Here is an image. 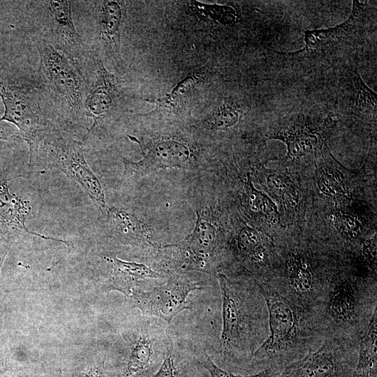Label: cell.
<instances>
[{"mask_svg": "<svg viewBox=\"0 0 377 377\" xmlns=\"http://www.w3.org/2000/svg\"><path fill=\"white\" fill-rule=\"evenodd\" d=\"M37 163L61 171L80 186L101 213L107 214L103 186L86 161L82 142L50 129L39 142L29 165Z\"/></svg>", "mask_w": 377, "mask_h": 377, "instance_id": "1", "label": "cell"}, {"mask_svg": "<svg viewBox=\"0 0 377 377\" xmlns=\"http://www.w3.org/2000/svg\"><path fill=\"white\" fill-rule=\"evenodd\" d=\"M38 73L55 105L72 119L84 114L86 82L77 60L45 40H37Z\"/></svg>", "mask_w": 377, "mask_h": 377, "instance_id": "2", "label": "cell"}, {"mask_svg": "<svg viewBox=\"0 0 377 377\" xmlns=\"http://www.w3.org/2000/svg\"><path fill=\"white\" fill-rule=\"evenodd\" d=\"M37 96L19 81L0 77V99L3 111L0 121L15 126L29 147V161L39 142L51 129L44 118Z\"/></svg>", "mask_w": 377, "mask_h": 377, "instance_id": "3", "label": "cell"}, {"mask_svg": "<svg viewBox=\"0 0 377 377\" xmlns=\"http://www.w3.org/2000/svg\"><path fill=\"white\" fill-rule=\"evenodd\" d=\"M260 291L268 309L269 335L254 355L265 358L291 347L298 336L301 318L297 307L276 291L265 287Z\"/></svg>", "mask_w": 377, "mask_h": 377, "instance_id": "4", "label": "cell"}, {"mask_svg": "<svg viewBox=\"0 0 377 377\" xmlns=\"http://www.w3.org/2000/svg\"><path fill=\"white\" fill-rule=\"evenodd\" d=\"M200 289L199 283L177 277L149 291L134 289L129 297L143 313L170 323L177 313L190 309L188 295L191 292Z\"/></svg>", "mask_w": 377, "mask_h": 377, "instance_id": "5", "label": "cell"}, {"mask_svg": "<svg viewBox=\"0 0 377 377\" xmlns=\"http://www.w3.org/2000/svg\"><path fill=\"white\" fill-rule=\"evenodd\" d=\"M327 120L309 114H298L272 128L267 139L283 142L290 159L320 152L325 145L324 124Z\"/></svg>", "mask_w": 377, "mask_h": 377, "instance_id": "6", "label": "cell"}, {"mask_svg": "<svg viewBox=\"0 0 377 377\" xmlns=\"http://www.w3.org/2000/svg\"><path fill=\"white\" fill-rule=\"evenodd\" d=\"M40 3L52 35L50 43L77 61L82 56L84 47L73 22L71 2L47 0Z\"/></svg>", "mask_w": 377, "mask_h": 377, "instance_id": "7", "label": "cell"}, {"mask_svg": "<svg viewBox=\"0 0 377 377\" xmlns=\"http://www.w3.org/2000/svg\"><path fill=\"white\" fill-rule=\"evenodd\" d=\"M119 92L117 76L98 61L94 79L84 99V114L93 120L84 138L114 109Z\"/></svg>", "mask_w": 377, "mask_h": 377, "instance_id": "8", "label": "cell"}, {"mask_svg": "<svg viewBox=\"0 0 377 377\" xmlns=\"http://www.w3.org/2000/svg\"><path fill=\"white\" fill-rule=\"evenodd\" d=\"M190 154V150L185 144L173 140H162L152 145L138 162L123 158L124 175L133 177L160 168H184Z\"/></svg>", "mask_w": 377, "mask_h": 377, "instance_id": "9", "label": "cell"}, {"mask_svg": "<svg viewBox=\"0 0 377 377\" xmlns=\"http://www.w3.org/2000/svg\"><path fill=\"white\" fill-rule=\"evenodd\" d=\"M340 87L339 110L355 117L376 118L377 95L364 82L356 67L350 66L346 70Z\"/></svg>", "mask_w": 377, "mask_h": 377, "instance_id": "10", "label": "cell"}, {"mask_svg": "<svg viewBox=\"0 0 377 377\" xmlns=\"http://www.w3.org/2000/svg\"><path fill=\"white\" fill-rule=\"evenodd\" d=\"M94 8L99 43L105 54L119 67L121 66V5L117 1H95Z\"/></svg>", "mask_w": 377, "mask_h": 377, "instance_id": "11", "label": "cell"}, {"mask_svg": "<svg viewBox=\"0 0 377 377\" xmlns=\"http://www.w3.org/2000/svg\"><path fill=\"white\" fill-rule=\"evenodd\" d=\"M222 297L223 327L221 346L225 353L238 344L243 330L244 315L235 287L223 274H217Z\"/></svg>", "mask_w": 377, "mask_h": 377, "instance_id": "12", "label": "cell"}, {"mask_svg": "<svg viewBox=\"0 0 377 377\" xmlns=\"http://www.w3.org/2000/svg\"><path fill=\"white\" fill-rule=\"evenodd\" d=\"M367 8L365 3L354 0L350 15L345 22L334 27L304 31V48L298 52L321 50L352 36L363 22Z\"/></svg>", "mask_w": 377, "mask_h": 377, "instance_id": "13", "label": "cell"}, {"mask_svg": "<svg viewBox=\"0 0 377 377\" xmlns=\"http://www.w3.org/2000/svg\"><path fill=\"white\" fill-rule=\"evenodd\" d=\"M31 207L28 201L10 192L7 172L0 170V226L2 228L19 229L25 232L63 243L64 240L57 239L29 230L26 227V221L29 215Z\"/></svg>", "mask_w": 377, "mask_h": 377, "instance_id": "14", "label": "cell"}, {"mask_svg": "<svg viewBox=\"0 0 377 377\" xmlns=\"http://www.w3.org/2000/svg\"><path fill=\"white\" fill-rule=\"evenodd\" d=\"M338 365L329 346L323 345L316 352L287 367L279 377H336Z\"/></svg>", "mask_w": 377, "mask_h": 377, "instance_id": "15", "label": "cell"}, {"mask_svg": "<svg viewBox=\"0 0 377 377\" xmlns=\"http://www.w3.org/2000/svg\"><path fill=\"white\" fill-rule=\"evenodd\" d=\"M105 258L112 265L111 276L108 283V289L119 291L126 297L131 295L140 281L163 276L142 263L124 261L117 257Z\"/></svg>", "mask_w": 377, "mask_h": 377, "instance_id": "16", "label": "cell"}, {"mask_svg": "<svg viewBox=\"0 0 377 377\" xmlns=\"http://www.w3.org/2000/svg\"><path fill=\"white\" fill-rule=\"evenodd\" d=\"M216 239L215 229L209 223L203 221L198 214V219L193 232L182 242L188 258L204 268L207 260L212 255Z\"/></svg>", "mask_w": 377, "mask_h": 377, "instance_id": "17", "label": "cell"}, {"mask_svg": "<svg viewBox=\"0 0 377 377\" xmlns=\"http://www.w3.org/2000/svg\"><path fill=\"white\" fill-rule=\"evenodd\" d=\"M320 154L323 162L317 175L319 191L334 200L347 198L348 189L346 181L326 145L322 149Z\"/></svg>", "mask_w": 377, "mask_h": 377, "instance_id": "18", "label": "cell"}, {"mask_svg": "<svg viewBox=\"0 0 377 377\" xmlns=\"http://www.w3.org/2000/svg\"><path fill=\"white\" fill-rule=\"evenodd\" d=\"M377 376V310L375 309L368 327L360 343L357 364L352 377Z\"/></svg>", "mask_w": 377, "mask_h": 377, "instance_id": "19", "label": "cell"}, {"mask_svg": "<svg viewBox=\"0 0 377 377\" xmlns=\"http://www.w3.org/2000/svg\"><path fill=\"white\" fill-rule=\"evenodd\" d=\"M357 297L352 284L347 280L339 281L330 293L328 309L330 315L339 322H348L354 318Z\"/></svg>", "mask_w": 377, "mask_h": 377, "instance_id": "20", "label": "cell"}, {"mask_svg": "<svg viewBox=\"0 0 377 377\" xmlns=\"http://www.w3.org/2000/svg\"><path fill=\"white\" fill-rule=\"evenodd\" d=\"M288 283L297 293L307 294L313 290V276L307 260L297 252L288 254L286 263Z\"/></svg>", "mask_w": 377, "mask_h": 377, "instance_id": "21", "label": "cell"}, {"mask_svg": "<svg viewBox=\"0 0 377 377\" xmlns=\"http://www.w3.org/2000/svg\"><path fill=\"white\" fill-rule=\"evenodd\" d=\"M265 183L286 208L297 209L300 203V194L296 185L288 176L270 172L265 177Z\"/></svg>", "mask_w": 377, "mask_h": 377, "instance_id": "22", "label": "cell"}, {"mask_svg": "<svg viewBox=\"0 0 377 377\" xmlns=\"http://www.w3.org/2000/svg\"><path fill=\"white\" fill-rule=\"evenodd\" d=\"M245 187L251 209L263 216L269 223H277L280 214L276 205L267 195L254 187L249 175Z\"/></svg>", "mask_w": 377, "mask_h": 377, "instance_id": "23", "label": "cell"}, {"mask_svg": "<svg viewBox=\"0 0 377 377\" xmlns=\"http://www.w3.org/2000/svg\"><path fill=\"white\" fill-rule=\"evenodd\" d=\"M153 353L150 339L141 337L136 341L127 361L126 377H140L150 362Z\"/></svg>", "mask_w": 377, "mask_h": 377, "instance_id": "24", "label": "cell"}, {"mask_svg": "<svg viewBox=\"0 0 377 377\" xmlns=\"http://www.w3.org/2000/svg\"><path fill=\"white\" fill-rule=\"evenodd\" d=\"M108 220L114 232L127 237H138L144 233L143 226L133 215L115 207L108 208Z\"/></svg>", "mask_w": 377, "mask_h": 377, "instance_id": "25", "label": "cell"}, {"mask_svg": "<svg viewBox=\"0 0 377 377\" xmlns=\"http://www.w3.org/2000/svg\"><path fill=\"white\" fill-rule=\"evenodd\" d=\"M238 248L240 252L251 260L261 263L267 258V252L263 239L253 228L245 226L239 232Z\"/></svg>", "mask_w": 377, "mask_h": 377, "instance_id": "26", "label": "cell"}, {"mask_svg": "<svg viewBox=\"0 0 377 377\" xmlns=\"http://www.w3.org/2000/svg\"><path fill=\"white\" fill-rule=\"evenodd\" d=\"M240 116V107L232 101L226 100L217 106L207 121L214 128L227 130L238 122Z\"/></svg>", "mask_w": 377, "mask_h": 377, "instance_id": "27", "label": "cell"}, {"mask_svg": "<svg viewBox=\"0 0 377 377\" xmlns=\"http://www.w3.org/2000/svg\"><path fill=\"white\" fill-rule=\"evenodd\" d=\"M196 75L186 77L165 96L158 98L154 101L159 108H167L168 110H177V108L182 105L187 97L191 94L193 89V85L196 83Z\"/></svg>", "mask_w": 377, "mask_h": 377, "instance_id": "28", "label": "cell"}, {"mask_svg": "<svg viewBox=\"0 0 377 377\" xmlns=\"http://www.w3.org/2000/svg\"><path fill=\"white\" fill-rule=\"evenodd\" d=\"M333 218L337 230L344 239L352 241L360 235L362 225L355 216L337 212L334 214Z\"/></svg>", "mask_w": 377, "mask_h": 377, "instance_id": "29", "label": "cell"}, {"mask_svg": "<svg viewBox=\"0 0 377 377\" xmlns=\"http://www.w3.org/2000/svg\"><path fill=\"white\" fill-rule=\"evenodd\" d=\"M202 364L212 377H271L272 375V371L270 369H266L251 376L235 375L219 367L208 355L203 360Z\"/></svg>", "mask_w": 377, "mask_h": 377, "instance_id": "30", "label": "cell"}, {"mask_svg": "<svg viewBox=\"0 0 377 377\" xmlns=\"http://www.w3.org/2000/svg\"><path fill=\"white\" fill-rule=\"evenodd\" d=\"M362 253L364 260L372 268L376 267V235L364 242Z\"/></svg>", "mask_w": 377, "mask_h": 377, "instance_id": "31", "label": "cell"}, {"mask_svg": "<svg viewBox=\"0 0 377 377\" xmlns=\"http://www.w3.org/2000/svg\"><path fill=\"white\" fill-rule=\"evenodd\" d=\"M69 377H105V376L100 367L87 364L74 370Z\"/></svg>", "mask_w": 377, "mask_h": 377, "instance_id": "32", "label": "cell"}, {"mask_svg": "<svg viewBox=\"0 0 377 377\" xmlns=\"http://www.w3.org/2000/svg\"><path fill=\"white\" fill-rule=\"evenodd\" d=\"M153 377H176L174 362L171 356L165 358L159 370Z\"/></svg>", "mask_w": 377, "mask_h": 377, "instance_id": "33", "label": "cell"}, {"mask_svg": "<svg viewBox=\"0 0 377 377\" xmlns=\"http://www.w3.org/2000/svg\"><path fill=\"white\" fill-rule=\"evenodd\" d=\"M12 242L6 238L4 236H2L0 238V272L1 269L3 265L6 256L8 255L10 249L11 247ZM2 300V291L0 286V305Z\"/></svg>", "mask_w": 377, "mask_h": 377, "instance_id": "34", "label": "cell"}, {"mask_svg": "<svg viewBox=\"0 0 377 377\" xmlns=\"http://www.w3.org/2000/svg\"><path fill=\"white\" fill-rule=\"evenodd\" d=\"M2 377H29V376L19 371H3Z\"/></svg>", "mask_w": 377, "mask_h": 377, "instance_id": "35", "label": "cell"}, {"mask_svg": "<svg viewBox=\"0 0 377 377\" xmlns=\"http://www.w3.org/2000/svg\"><path fill=\"white\" fill-rule=\"evenodd\" d=\"M0 377H1V374H0Z\"/></svg>", "mask_w": 377, "mask_h": 377, "instance_id": "36", "label": "cell"}]
</instances>
